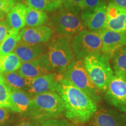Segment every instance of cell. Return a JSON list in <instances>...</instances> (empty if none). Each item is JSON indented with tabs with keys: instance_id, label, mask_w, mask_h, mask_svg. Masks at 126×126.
I'll return each mask as SVG.
<instances>
[{
	"instance_id": "cell-8",
	"label": "cell",
	"mask_w": 126,
	"mask_h": 126,
	"mask_svg": "<svg viewBox=\"0 0 126 126\" xmlns=\"http://www.w3.org/2000/svg\"><path fill=\"white\" fill-rule=\"evenodd\" d=\"M105 98L111 106L126 114V78L114 75L106 92Z\"/></svg>"
},
{
	"instance_id": "cell-1",
	"label": "cell",
	"mask_w": 126,
	"mask_h": 126,
	"mask_svg": "<svg viewBox=\"0 0 126 126\" xmlns=\"http://www.w3.org/2000/svg\"><path fill=\"white\" fill-rule=\"evenodd\" d=\"M56 92L64 104V116L72 123L85 124L97 110L96 104L62 75L59 74Z\"/></svg>"
},
{
	"instance_id": "cell-10",
	"label": "cell",
	"mask_w": 126,
	"mask_h": 126,
	"mask_svg": "<svg viewBox=\"0 0 126 126\" xmlns=\"http://www.w3.org/2000/svg\"><path fill=\"white\" fill-rule=\"evenodd\" d=\"M53 71L48 55L43 53L37 58L28 62L22 63L17 71L25 78H32L50 73Z\"/></svg>"
},
{
	"instance_id": "cell-30",
	"label": "cell",
	"mask_w": 126,
	"mask_h": 126,
	"mask_svg": "<svg viewBox=\"0 0 126 126\" xmlns=\"http://www.w3.org/2000/svg\"><path fill=\"white\" fill-rule=\"evenodd\" d=\"M11 28L6 19L0 22V45L8 34Z\"/></svg>"
},
{
	"instance_id": "cell-31",
	"label": "cell",
	"mask_w": 126,
	"mask_h": 126,
	"mask_svg": "<svg viewBox=\"0 0 126 126\" xmlns=\"http://www.w3.org/2000/svg\"><path fill=\"white\" fill-rule=\"evenodd\" d=\"M15 126H42L41 124L30 117L23 118Z\"/></svg>"
},
{
	"instance_id": "cell-22",
	"label": "cell",
	"mask_w": 126,
	"mask_h": 126,
	"mask_svg": "<svg viewBox=\"0 0 126 126\" xmlns=\"http://www.w3.org/2000/svg\"><path fill=\"white\" fill-rule=\"evenodd\" d=\"M112 59L113 70L115 75L126 78V47L118 50Z\"/></svg>"
},
{
	"instance_id": "cell-9",
	"label": "cell",
	"mask_w": 126,
	"mask_h": 126,
	"mask_svg": "<svg viewBox=\"0 0 126 126\" xmlns=\"http://www.w3.org/2000/svg\"><path fill=\"white\" fill-rule=\"evenodd\" d=\"M59 74L50 72L34 78H26V92L31 97L36 94L48 92H56Z\"/></svg>"
},
{
	"instance_id": "cell-35",
	"label": "cell",
	"mask_w": 126,
	"mask_h": 126,
	"mask_svg": "<svg viewBox=\"0 0 126 126\" xmlns=\"http://www.w3.org/2000/svg\"><path fill=\"white\" fill-rule=\"evenodd\" d=\"M6 15H7L6 14L1 13V12H0V22H1V21H2V20L5 19Z\"/></svg>"
},
{
	"instance_id": "cell-24",
	"label": "cell",
	"mask_w": 126,
	"mask_h": 126,
	"mask_svg": "<svg viewBox=\"0 0 126 126\" xmlns=\"http://www.w3.org/2000/svg\"><path fill=\"white\" fill-rule=\"evenodd\" d=\"M24 2L28 7L44 11L54 12L59 9L50 0H25Z\"/></svg>"
},
{
	"instance_id": "cell-16",
	"label": "cell",
	"mask_w": 126,
	"mask_h": 126,
	"mask_svg": "<svg viewBox=\"0 0 126 126\" xmlns=\"http://www.w3.org/2000/svg\"><path fill=\"white\" fill-rule=\"evenodd\" d=\"M14 51L21 62L24 63L45 53V47L42 44H29L20 40L17 43Z\"/></svg>"
},
{
	"instance_id": "cell-11",
	"label": "cell",
	"mask_w": 126,
	"mask_h": 126,
	"mask_svg": "<svg viewBox=\"0 0 126 126\" xmlns=\"http://www.w3.org/2000/svg\"><path fill=\"white\" fill-rule=\"evenodd\" d=\"M102 41V53L113 57L114 54L120 48L126 46V33L118 32L103 29L99 32Z\"/></svg>"
},
{
	"instance_id": "cell-20",
	"label": "cell",
	"mask_w": 126,
	"mask_h": 126,
	"mask_svg": "<svg viewBox=\"0 0 126 126\" xmlns=\"http://www.w3.org/2000/svg\"><path fill=\"white\" fill-rule=\"evenodd\" d=\"M22 63L14 53L0 56V74L17 71Z\"/></svg>"
},
{
	"instance_id": "cell-7",
	"label": "cell",
	"mask_w": 126,
	"mask_h": 126,
	"mask_svg": "<svg viewBox=\"0 0 126 126\" xmlns=\"http://www.w3.org/2000/svg\"><path fill=\"white\" fill-rule=\"evenodd\" d=\"M53 12L50 25L59 35L72 36L85 29L78 14L67 11L62 6Z\"/></svg>"
},
{
	"instance_id": "cell-5",
	"label": "cell",
	"mask_w": 126,
	"mask_h": 126,
	"mask_svg": "<svg viewBox=\"0 0 126 126\" xmlns=\"http://www.w3.org/2000/svg\"><path fill=\"white\" fill-rule=\"evenodd\" d=\"M62 75L87 94L96 104L101 100V91L91 81L82 61L73 60Z\"/></svg>"
},
{
	"instance_id": "cell-14",
	"label": "cell",
	"mask_w": 126,
	"mask_h": 126,
	"mask_svg": "<svg viewBox=\"0 0 126 126\" xmlns=\"http://www.w3.org/2000/svg\"><path fill=\"white\" fill-rule=\"evenodd\" d=\"M105 29L126 33V10L109 2L106 7Z\"/></svg>"
},
{
	"instance_id": "cell-25",
	"label": "cell",
	"mask_w": 126,
	"mask_h": 126,
	"mask_svg": "<svg viewBox=\"0 0 126 126\" xmlns=\"http://www.w3.org/2000/svg\"><path fill=\"white\" fill-rule=\"evenodd\" d=\"M11 89L7 84L4 77L0 74V108H8Z\"/></svg>"
},
{
	"instance_id": "cell-29",
	"label": "cell",
	"mask_w": 126,
	"mask_h": 126,
	"mask_svg": "<svg viewBox=\"0 0 126 126\" xmlns=\"http://www.w3.org/2000/svg\"><path fill=\"white\" fill-rule=\"evenodd\" d=\"M103 3V0H83L81 10L94 8Z\"/></svg>"
},
{
	"instance_id": "cell-4",
	"label": "cell",
	"mask_w": 126,
	"mask_h": 126,
	"mask_svg": "<svg viewBox=\"0 0 126 126\" xmlns=\"http://www.w3.org/2000/svg\"><path fill=\"white\" fill-rule=\"evenodd\" d=\"M71 36L59 35L50 44L47 55L53 70L63 75L69 64L75 59L72 51Z\"/></svg>"
},
{
	"instance_id": "cell-13",
	"label": "cell",
	"mask_w": 126,
	"mask_h": 126,
	"mask_svg": "<svg viewBox=\"0 0 126 126\" xmlns=\"http://www.w3.org/2000/svg\"><path fill=\"white\" fill-rule=\"evenodd\" d=\"M79 16L89 31L97 32L105 29L106 19V5L103 3L94 8L81 10Z\"/></svg>"
},
{
	"instance_id": "cell-21",
	"label": "cell",
	"mask_w": 126,
	"mask_h": 126,
	"mask_svg": "<svg viewBox=\"0 0 126 126\" xmlns=\"http://www.w3.org/2000/svg\"><path fill=\"white\" fill-rule=\"evenodd\" d=\"M20 31L11 28L8 34L0 45V56L12 53L19 41L21 40Z\"/></svg>"
},
{
	"instance_id": "cell-34",
	"label": "cell",
	"mask_w": 126,
	"mask_h": 126,
	"mask_svg": "<svg viewBox=\"0 0 126 126\" xmlns=\"http://www.w3.org/2000/svg\"><path fill=\"white\" fill-rule=\"evenodd\" d=\"M58 8H60L62 6V0H50Z\"/></svg>"
},
{
	"instance_id": "cell-18",
	"label": "cell",
	"mask_w": 126,
	"mask_h": 126,
	"mask_svg": "<svg viewBox=\"0 0 126 126\" xmlns=\"http://www.w3.org/2000/svg\"><path fill=\"white\" fill-rule=\"evenodd\" d=\"M31 97L22 90H11L9 108L16 113H24L29 106Z\"/></svg>"
},
{
	"instance_id": "cell-32",
	"label": "cell",
	"mask_w": 126,
	"mask_h": 126,
	"mask_svg": "<svg viewBox=\"0 0 126 126\" xmlns=\"http://www.w3.org/2000/svg\"><path fill=\"white\" fill-rule=\"evenodd\" d=\"M9 113L4 108H0V124H4L9 119Z\"/></svg>"
},
{
	"instance_id": "cell-27",
	"label": "cell",
	"mask_w": 126,
	"mask_h": 126,
	"mask_svg": "<svg viewBox=\"0 0 126 126\" xmlns=\"http://www.w3.org/2000/svg\"><path fill=\"white\" fill-rule=\"evenodd\" d=\"M40 124L42 126H78L77 124L69 122L68 120L61 117L47 120Z\"/></svg>"
},
{
	"instance_id": "cell-26",
	"label": "cell",
	"mask_w": 126,
	"mask_h": 126,
	"mask_svg": "<svg viewBox=\"0 0 126 126\" xmlns=\"http://www.w3.org/2000/svg\"><path fill=\"white\" fill-rule=\"evenodd\" d=\"M83 0H62V7L67 11L78 14L81 12Z\"/></svg>"
},
{
	"instance_id": "cell-6",
	"label": "cell",
	"mask_w": 126,
	"mask_h": 126,
	"mask_svg": "<svg viewBox=\"0 0 126 126\" xmlns=\"http://www.w3.org/2000/svg\"><path fill=\"white\" fill-rule=\"evenodd\" d=\"M71 45L77 60L102 53L101 38L96 32L83 30L74 36Z\"/></svg>"
},
{
	"instance_id": "cell-3",
	"label": "cell",
	"mask_w": 126,
	"mask_h": 126,
	"mask_svg": "<svg viewBox=\"0 0 126 126\" xmlns=\"http://www.w3.org/2000/svg\"><path fill=\"white\" fill-rule=\"evenodd\" d=\"M82 61L86 72L94 85L101 92H106L114 75L110 63V58L101 53L86 57Z\"/></svg>"
},
{
	"instance_id": "cell-15",
	"label": "cell",
	"mask_w": 126,
	"mask_h": 126,
	"mask_svg": "<svg viewBox=\"0 0 126 126\" xmlns=\"http://www.w3.org/2000/svg\"><path fill=\"white\" fill-rule=\"evenodd\" d=\"M21 40L29 44H43L50 40L52 34V30L47 26L26 28L19 32Z\"/></svg>"
},
{
	"instance_id": "cell-23",
	"label": "cell",
	"mask_w": 126,
	"mask_h": 126,
	"mask_svg": "<svg viewBox=\"0 0 126 126\" xmlns=\"http://www.w3.org/2000/svg\"><path fill=\"white\" fill-rule=\"evenodd\" d=\"M1 74L4 77L5 81L11 90H22L26 92V78L22 77L18 71Z\"/></svg>"
},
{
	"instance_id": "cell-19",
	"label": "cell",
	"mask_w": 126,
	"mask_h": 126,
	"mask_svg": "<svg viewBox=\"0 0 126 126\" xmlns=\"http://www.w3.org/2000/svg\"><path fill=\"white\" fill-rule=\"evenodd\" d=\"M48 20V16L44 11L28 7L25 23L28 27H37L43 26Z\"/></svg>"
},
{
	"instance_id": "cell-28",
	"label": "cell",
	"mask_w": 126,
	"mask_h": 126,
	"mask_svg": "<svg viewBox=\"0 0 126 126\" xmlns=\"http://www.w3.org/2000/svg\"><path fill=\"white\" fill-rule=\"evenodd\" d=\"M16 4V0H0V12L8 14Z\"/></svg>"
},
{
	"instance_id": "cell-33",
	"label": "cell",
	"mask_w": 126,
	"mask_h": 126,
	"mask_svg": "<svg viewBox=\"0 0 126 126\" xmlns=\"http://www.w3.org/2000/svg\"><path fill=\"white\" fill-rule=\"evenodd\" d=\"M110 2L126 10V0H110Z\"/></svg>"
},
{
	"instance_id": "cell-12",
	"label": "cell",
	"mask_w": 126,
	"mask_h": 126,
	"mask_svg": "<svg viewBox=\"0 0 126 126\" xmlns=\"http://www.w3.org/2000/svg\"><path fill=\"white\" fill-rule=\"evenodd\" d=\"M89 122V126H126V114L111 109H102Z\"/></svg>"
},
{
	"instance_id": "cell-36",
	"label": "cell",
	"mask_w": 126,
	"mask_h": 126,
	"mask_svg": "<svg viewBox=\"0 0 126 126\" xmlns=\"http://www.w3.org/2000/svg\"><path fill=\"white\" fill-rule=\"evenodd\" d=\"M19 1H25V0H19Z\"/></svg>"
},
{
	"instance_id": "cell-2",
	"label": "cell",
	"mask_w": 126,
	"mask_h": 126,
	"mask_svg": "<svg viewBox=\"0 0 126 126\" xmlns=\"http://www.w3.org/2000/svg\"><path fill=\"white\" fill-rule=\"evenodd\" d=\"M62 99L56 92H48L31 97L29 106L24 113L39 123L49 119H57L64 114Z\"/></svg>"
},
{
	"instance_id": "cell-17",
	"label": "cell",
	"mask_w": 126,
	"mask_h": 126,
	"mask_svg": "<svg viewBox=\"0 0 126 126\" xmlns=\"http://www.w3.org/2000/svg\"><path fill=\"white\" fill-rule=\"evenodd\" d=\"M28 6L24 3H16L8 13L6 20L11 28L20 31L26 26L25 19Z\"/></svg>"
}]
</instances>
